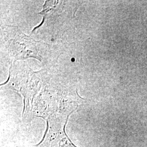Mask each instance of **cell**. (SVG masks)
Wrapping results in <instances>:
<instances>
[{"instance_id":"cell-1","label":"cell","mask_w":147,"mask_h":147,"mask_svg":"<svg viewBox=\"0 0 147 147\" xmlns=\"http://www.w3.org/2000/svg\"><path fill=\"white\" fill-rule=\"evenodd\" d=\"M2 34V47L11 61L32 57L44 62L45 47L42 42L27 37L17 27L6 26Z\"/></svg>"},{"instance_id":"cell-2","label":"cell","mask_w":147,"mask_h":147,"mask_svg":"<svg viewBox=\"0 0 147 147\" xmlns=\"http://www.w3.org/2000/svg\"><path fill=\"white\" fill-rule=\"evenodd\" d=\"M80 1H46L43 10L39 14L43 16L42 22L34 28L36 30L55 37L64 31V28L73 19L81 5Z\"/></svg>"}]
</instances>
